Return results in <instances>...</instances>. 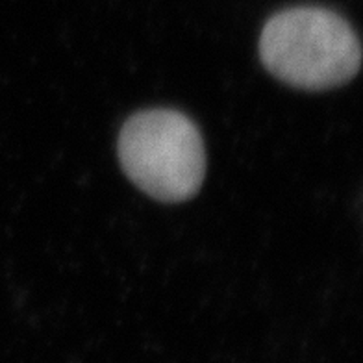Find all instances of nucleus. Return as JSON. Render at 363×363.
Here are the masks:
<instances>
[{"mask_svg": "<svg viewBox=\"0 0 363 363\" xmlns=\"http://www.w3.org/2000/svg\"><path fill=\"white\" fill-rule=\"evenodd\" d=\"M259 56L272 77L304 91L343 86L356 77L362 47L341 15L301 6L272 15L259 38Z\"/></svg>", "mask_w": 363, "mask_h": 363, "instance_id": "f257e3e1", "label": "nucleus"}, {"mask_svg": "<svg viewBox=\"0 0 363 363\" xmlns=\"http://www.w3.org/2000/svg\"><path fill=\"white\" fill-rule=\"evenodd\" d=\"M117 150L126 177L162 202L187 201L204 182L202 135L180 111L135 113L121 130Z\"/></svg>", "mask_w": 363, "mask_h": 363, "instance_id": "f03ea898", "label": "nucleus"}]
</instances>
